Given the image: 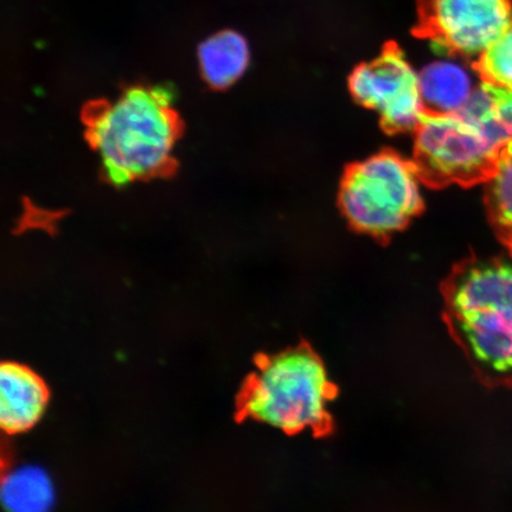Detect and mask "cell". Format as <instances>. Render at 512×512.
<instances>
[{
  "label": "cell",
  "mask_w": 512,
  "mask_h": 512,
  "mask_svg": "<svg viewBox=\"0 0 512 512\" xmlns=\"http://www.w3.org/2000/svg\"><path fill=\"white\" fill-rule=\"evenodd\" d=\"M483 81L512 91V23L478 59Z\"/></svg>",
  "instance_id": "cell-14"
},
{
  "label": "cell",
  "mask_w": 512,
  "mask_h": 512,
  "mask_svg": "<svg viewBox=\"0 0 512 512\" xmlns=\"http://www.w3.org/2000/svg\"><path fill=\"white\" fill-rule=\"evenodd\" d=\"M415 130L416 168L435 185L483 181L502 152L482 128L460 112H427Z\"/></svg>",
  "instance_id": "cell-5"
},
{
  "label": "cell",
  "mask_w": 512,
  "mask_h": 512,
  "mask_svg": "<svg viewBox=\"0 0 512 512\" xmlns=\"http://www.w3.org/2000/svg\"><path fill=\"white\" fill-rule=\"evenodd\" d=\"M488 181V204L501 238L512 247V143L499 155Z\"/></svg>",
  "instance_id": "cell-13"
},
{
  "label": "cell",
  "mask_w": 512,
  "mask_h": 512,
  "mask_svg": "<svg viewBox=\"0 0 512 512\" xmlns=\"http://www.w3.org/2000/svg\"><path fill=\"white\" fill-rule=\"evenodd\" d=\"M88 134L114 184L156 175L169 165L178 137L171 95L132 88L94 112Z\"/></svg>",
  "instance_id": "cell-3"
},
{
  "label": "cell",
  "mask_w": 512,
  "mask_h": 512,
  "mask_svg": "<svg viewBox=\"0 0 512 512\" xmlns=\"http://www.w3.org/2000/svg\"><path fill=\"white\" fill-rule=\"evenodd\" d=\"M198 59L209 85L224 88L245 74L251 55L243 36L235 31H222L202 43Z\"/></svg>",
  "instance_id": "cell-10"
},
{
  "label": "cell",
  "mask_w": 512,
  "mask_h": 512,
  "mask_svg": "<svg viewBox=\"0 0 512 512\" xmlns=\"http://www.w3.org/2000/svg\"><path fill=\"white\" fill-rule=\"evenodd\" d=\"M49 389L34 370L16 362L0 367V425L10 435L31 430L46 412Z\"/></svg>",
  "instance_id": "cell-8"
},
{
  "label": "cell",
  "mask_w": 512,
  "mask_h": 512,
  "mask_svg": "<svg viewBox=\"0 0 512 512\" xmlns=\"http://www.w3.org/2000/svg\"><path fill=\"white\" fill-rule=\"evenodd\" d=\"M350 91L361 105L380 115L389 132L414 130L426 114L419 72L399 49L389 48L357 67L350 78Z\"/></svg>",
  "instance_id": "cell-6"
},
{
  "label": "cell",
  "mask_w": 512,
  "mask_h": 512,
  "mask_svg": "<svg viewBox=\"0 0 512 512\" xmlns=\"http://www.w3.org/2000/svg\"><path fill=\"white\" fill-rule=\"evenodd\" d=\"M336 388L322 358L307 345L256 358L236 401V418L286 434H325Z\"/></svg>",
  "instance_id": "cell-2"
},
{
  "label": "cell",
  "mask_w": 512,
  "mask_h": 512,
  "mask_svg": "<svg viewBox=\"0 0 512 512\" xmlns=\"http://www.w3.org/2000/svg\"><path fill=\"white\" fill-rule=\"evenodd\" d=\"M503 150L512 143V91L483 81L460 111Z\"/></svg>",
  "instance_id": "cell-11"
},
{
  "label": "cell",
  "mask_w": 512,
  "mask_h": 512,
  "mask_svg": "<svg viewBox=\"0 0 512 512\" xmlns=\"http://www.w3.org/2000/svg\"><path fill=\"white\" fill-rule=\"evenodd\" d=\"M419 72L420 92L427 112L458 113L471 99L479 83L475 73L453 53L434 54Z\"/></svg>",
  "instance_id": "cell-9"
},
{
  "label": "cell",
  "mask_w": 512,
  "mask_h": 512,
  "mask_svg": "<svg viewBox=\"0 0 512 512\" xmlns=\"http://www.w3.org/2000/svg\"><path fill=\"white\" fill-rule=\"evenodd\" d=\"M421 179L415 163L392 152L363 160L344 176L343 213L361 232L375 236L398 232L422 207Z\"/></svg>",
  "instance_id": "cell-4"
},
{
  "label": "cell",
  "mask_w": 512,
  "mask_h": 512,
  "mask_svg": "<svg viewBox=\"0 0 512 512\" xmlns=\"http://www.w3.org/2000/svg\"><path fill=\"white\" fill-rule=\"evenodd\" d=\"M428 35L463 57H479L512 23L511 0H425Z\"/></svg>",
  "instance_id": "cell-7"
},
{
  "label": "cell",
  "mask_w": 512,
  "mask_h": 512,
  "mask_svg": "<svg viewBox=\"0 0 512 512\" xmlns=\"http://www.w3.org/2000/svg\"><path fill=\"white\" fill-rule=\"evenodd\" d=\"M2 502L8 512H50L55 502L53 483L41 467H15L3 477Z\"/></svg>",
  "instance_id": "cell-12"
},
{
  "label": "cell",
  "mask_w": 512,
  "mask_h": 512,
  "mask_svg": "<svg viewBox=\"0 0 512 512\" xmlns=\"http://www.w3.org/2000/svg\"><path fill=\"white\" fill-rule=\"evenodd\" d=\"M445 297L447 323L479 381L512 392V262L466 264Z\"/></svg>",
  "instance_id": "cell-1"
}]
</instances>
